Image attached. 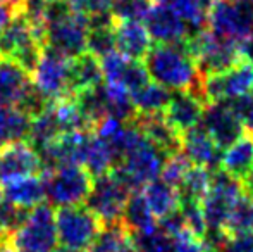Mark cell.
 Instances as JSON below:
<instances>
[{
  "instance_id": "3",
  "label": "cell",
  "mask_w": 253,
  "mask_h": 252,
  "mask_svg": "<svg viewBox=\"0 0 253 252\" xmlns=\"http://www.w3.org/2000/svg\"><path fill=\"white\" fill-rule=\"evenodd\" d=\"M243 195L245 189L241 180L234 178L220 168L212 173L210 189L200 202L207 230H209L207 233L224 232V226H226L234 204Z\"/></svg>"
},
{
  "instance_id": "7",
  "label": "cell",
  "mask_w": 253,
  "mask_h": 252,
  "mask_svg": "<svg viewBox=\"0 0 253 252\" xmlns=\"http://www.w3.org/2000/svg\"><path fill=\"white\" fill-rule=\"evenodd\" d=\"M57 242L55 212L48 202L31 209L24 225L10 239L14 252H55Z\"/></svg>"
},
{
  "instance_id": "8",
  "label": "cell",
  "mask_w": 253,
  "mask_h": 252,
  "mask_svg": "<svg viewBox=\"0 0 253 252\" xmlns=\"http://www.w3.org/2000/svg\"><path fill=\"white\" fill-rule=\"evenodd\" d=\"M88 30V17L69 10L45 24V47L74 59L86 52Z\"/></svg>"
},
{
  "instance_id": "48",
  "label": "cell",
  "mask_w": 253,
  "mask_h": 252,
  "mask_svg": "<svg viewBox=\"0 0 253 252\" xmlns=\"http://www.w3.org/2000/svg\"><path fill=\"white\" fill-rule=\"evenodd\" d=\"M3 201V192H2V189H0V202Z\"/></svg>"
},
{
  "instance_id": "39",
  "label": "cell",
  "mask_w": 253,
  "mask_h": 252,
  "mask_svg": "<svg viewBox=\"0 0 253 252\" xmlns=\"http://www.w3.org/2000/svg\"><path fill=\"white\" fill-rule=\"evenodd\" d=\"M174 252H210L203 237L195 235L190 230H183L177 235L172 237Z\"/></svg>"
},
{
  "instance_id": "25",
  "label": "cell",
  "mask_w": 253,
  "mask_h": 252,
  "mask_svg": "<svg viewBox=\"0 0 253 252\" xmlns=\"http://www.w3.org/2000/svg\"><path fill=\"white\" fill-rule=\"evenodd\" d=\"M143 197L147 204L150 205L153 216L159 219L167 218L172 212H177L181 209V194L176 187L169 185L162 178L148 183L143 189Z\"/></svg>"
},
{
  "instance_id": "17",
  "label": "cell",
  "mask_w": 253,
  "mask_h": 252,
  "mask_svg": "<svg viewBox=\"0 0 253 252\" xmlns=\"http://www.w3.org/2000/svg\"><path fill=\"white\" fill-rule=\"evenodd\" d=\"M209 102L198 92H174L164 111V118L179 135L202 125Z\"/></svg>"
},
{
  "instance_id": "45",
  "label": "cell",
  "mask_w": 253,
  "mask_h": 252,
  "mask_svg": "<svg viewBox=\"0 0 253 252\" xmlns=\"http://www.w3.org/2000/svg\"><path fill=\"white\" fill-rule=\"evenodd\" d=\"M0 252H14L10 239H0Z\"/></svg>"
},
{
  "instance_id": "37",
  "label": "cell",
  "mask_w": 253,
  "mask_h": 252,
  "mask_svg": "<svg viewBox=\"0 0 253 252\" xmlns=\"http://www.w3.org/2000/svg\"><path fill=\"white\" fill-rule=\"evenodd\" d=\"M191 168V164L188 162V159L184 157L183 154H174V155H169L166 161V164H164V169H162V175H160V178L164 180V182H167L169 185L176 187V189H179L181 182L184 180V176H186L188 169Z\"/></svg>"
},
{
  "instance_id": "19",
  "label": "cell",
  "mask_w": 253,
  "mask_h": 252,
  "mask_svg": "<svg viewBox=\"0 0 253 252\" xmlns=\"http://www.w3.org/2000/svg\"><path fill=\"white\" fill-rule=\"evenodd\" d=\"M116 50L133 61H143L152 50V37L145 23L116 21Z\"/></svg>"
},
{
  "instance_id": "21",
  "label": "cell",
  "mask_w": 253,
  "mask_h": 252,
  "mask_svg": "<svg viewBox=\"0 0 253 252\" xmlns=\"http://www.w3.org/2000/svg\"><path fill=\"white\" fill-rule=\"evenodd\" d=\"M103 81V71L102 62L98 57H95L90 52L78 55L71 59L69 62V83H71V94L73 97L84 92L95 90L102 85Z\"/></svg>"
},
{
  "instance_id": "22",
  "label": "cell",
  "mask_w": 253,
  "mask_h": 252,
  "mask_svg": "<svg viewBox=\"0 0 253 252\" xmlns=\"http://www.w3.org/2000/svg\"><path fill=\"white\" fill-rule=\"evenodd\" d=\"M134 123L138 125L143 135L152 142L155 147H159L164 154L174 155L181 152V137L169 123L166 121L164 114L153 116H136Z\"/></svg>"
},
{
  "instance_id": "47",
  "label": "cell",
  "mask_w": 253,
  "mask_h": 252,
  "mask_svg": "<svg viewBox=\"0 0 253 252\" xmlns=\"http://www.w3.org/2000/svg\"><path fill=\"white\" fill-rule=\"evenodd\" d=\"M55 252H74V251H69V249H64V247H62V249H57Z\"/></svg>"
},
{
  "instance_id": "18",
  "label": "cell",
  "mask_w": 253,
  "mask_h": 252,
  "mask_svg": "<svg viewBox=\"0 0 253 252\" xmlns=\"http://www.w3.org/2000/svg\"><path fill=\"white\" fill-rule=\"evenodd\" d=\"M222 149L213 142V138L203 130V126H197L186 131L181 137V154L188 159L191 166L215 171L220 168Z\"/></svg>"
},
{
  "instance_id": "46",
  "label": "cell",
  "mask_w": 253,
  "mask_h": 252,
  "mask_svg": "<svg viewBox=\"0 0 253 252\" xmlns=\"http://www.w3.org/2000/svg\"><path fill=\"white\" fill-rule=\"evenodd\" d=\"M119 252H138V249L134 247V244H133V240H131V237L126 240V242H124V246L121 247Z\"/></svg>"
},
{
  "instance_id": "36",
  "label": "cell",
  "mask_w": 253,
  "mask_h": 252,
  "mask_svg": "<svg viewBox=\"0 0 253 252\" xmlns=\"http://www.w3.org/2000/svg\"><path fill=\"white\" fill-rule=\"evenodd\" d=\"M150 9V0H116V3L112 7V16L116 21L145 23Z\"/></svg>"
},
{
  "instance_id": "35",
  "label": "cell",
  "mask_w": 253,
  "mask_h": 252,
  "mask_svg": "<svg viewBox=\"0 0 253 252\" xmlns=\"http://www.w3.org/2000/svg\"><path fill=\"white\" fill-rule=\"evenodd\" d=\"M30 211L7 201L0 202V239H12V235L24 225Z\"/></svg>"
},
{
  "instance_id": "24",
  "label": "cell",
  "mask_w": 253,
  "mask_h": 252,
  "mask_svg": "<svg viewBox=\"0 0 253 252\" xmlns=\"http://www.w3.org/2000/svg\"><path fill=\"white\" fill-rule=\"evenodd\" d=\"M253 166V135L245 133L234 144L224 149L220 157V169L238 180H243Z\"/></svg>"
},
{
  "instance_id": "40",
  "label": "cell",
  "mask_w": 253,
  "mask_h": 252,
  "mask_svg": "<svg viewBox=\"0 0 253 252\" xmlns=\"http://www.w3.org/2000/svg\"><path fill=\"white\" fill-rule=\"evenodd\" d=\"M219 252H253V235L227 237Z\"/></svg>"
},
{
  "instance_id": "10",
  "label": "cell",
  "mask_w": 253,
  "mask_h": 252,
  "mask_svg": "<svg viewBox=\"0 0 253 252\" xmlns=\"http://www.w3.org/2000/svg\"><path fill=\"white\" fill-rule=\"evenodd\" d=\"M188 45H190L191 54L198 64L202 78L222 73V71L233 67L234 64L243 61L240 45L217 38L207 28L197 37L191 38Z\"/></svg>"
},
{
  "instance_id": "5",
  "label": "cell",
  "mask_w": 253,
  "mask_h": 252,
  "mask_svg": "<svg viewBox=\"0 0 253 252\" xmlns=\"http://www.w3.org/2000/svg\"><path fill=\"white\" fill-rule=\"evenodd\" d=\"M55 226L60 246L74 252H86L103 230L102 219L86 205L59 207Z\"/></svg>"
},
{
  "instance_id": "4",
  "label": "cell",
  "mask_w": 253,
  "mask_h": 252,
  "mask_svg": "<svg viewBox=\"0 0 253 252\" xmlns=\"http://www.w3.org/2000/svg\"><path fill=\"white\" fill-rule=\"evenodd\" d=\"M207 30L241 47L253 35V0H219L209 12Z\"/></svg>"
},
{
  "instance_id": "34",
  "label": "cell",
  "mask_w": 253,
  "mask_h": 252,
  "mask_svg": "<svg viewBox=\"0 0 253 252\" xmlns=\"http://www.w3.org/2000/svg\"><path fill=\"white\" fill-rule=\"evenodd\" d=\"M138 252H174V240L159 225L145 233L129 235Z\"/></svg>"
},
{
  "instance_id": "2",
  "label": "cell",
  "mask_w": 253,
  "mask_h": 252,
  "mask_svg": "<svg viewBox=\"0 0 253 252\" xmlns=\"http://www.w3.org/2000/svg\"><path fill=\"white\" fill-rule=\"evenodd\" d=\"M167 157L169 155L155 147L147 137H143V140L138 142L114 166L112 171L129 187L131 192H140V189H145L148 183L160 178Z\"/></svg>"
},
{
  "instance_id": "27",
  "label": "cell",
  "mask_w": 253,
  "mask_h": 252,
  "mask_svg": "<svg viewBox=\"0 0 253 252\" xmlns=\"http://www.w3.org/2000/svg\"><path fill=\"white\" fill-rule=\"evenodd\" d=\"M31 118L17 107L0 105V147L12 142L28 140Z\"/></svg>"
},
{
  "instance_id": "32",
  "label": "cell",
  "mask_w": 253,
  "mask_h": 252,
  "mask_svg": "<svg viewBox=\"0 0 253 252\" xmlns=\"http://www.w3.org/2000/svg\"><path fill=\"white\" fill-rule=\"evenodd\" d=\"M224 233L227 237L253 235V197L245 194L234 204L224 226Z\"/></svg>"
},
{
  "instance_id": "23",
  "label": "cell",
  "mask_w": 253,
  "mask_h": 252,
  "mask_svg": "<svg viewBox=\"0 0 253 252\" xmlns=\"http://www.w3.org/2000/svg\"><path fill=\"white\" fill-rule=\"evenodd\" d=\"M31 85V76L12 61H0V105L16 107Z\"/></svg>"
},
{
  "instance_id": "15",
  "label": "cell",
  "mask_w": 253,
  "mask_h": 252,
  "mask_svg": "<svg viewBox=\"0 0 253 252\" xmlns=\"http://www.w3.org/2000/svg\"><path fill=\"white\" fill-rule=\"evenodd\" d=\"M145 26H147L152 40H155L157 44L172 45L191 40L190 28L181 19L179 14L159 0L152 3L150 12L145 19Z\"/></svg>"
},
{
  "instance_id": "38",
  "label": "cell",
  "mask_w": 253,
  "mask_h": 252,
  "mask_svg": "<svg viewBox=\"0 0 253 252\" xmlns=\"http://www.w3.org/2000/svg\"><path fill=\"white\" fill-rule=\"evenodd\" d=\"M74 12L83 14L86 17L112 14V7L116 0H69Z\"/></svg>"
},
{
  "instance_id": "44",
  "label": "cell",
  "mask_w": 253,
  "mask_h": 252,
  "mask_svg": "<svg viewBox=\"0 0 253 252\" xmlns=\"http://www.w3.org/2000/svg\"><path fill=\"white\" fill-rule=\"evenodd\" d=\"M24 2H26V0H0V3H5V5H9L10 9H14L16 12H21V10H23Z\"/></svg>"
},
{
  "instance_id": "11",
  "label": "cell",
  "mask_w": 253,
  "mask_h": 252,
  "mask_svg": "<svg viewBox=\"0 0 253 252\" xmlns=\"http://www.w3.org/2000/svg\"><path fill=\"white\" fill-rule=\"evenodd\" d=\"M131 194L133 192L129 187L110 169L109 173L95 178L86 207L102 219L103 225L123 221L124 207Z\"/></svg>"
},
{
  "instance_id": "26",
  "label": "cell",
  "mask_w": 253,
  "mask_h": 252,
  "mask_svg": "<svg viewBox=\"0 0 253 252\" xmlns=\"http://www.w3.org/2000/svg\"><path fill=\"white\" fill-rule=\"evenodd\" d=\"M123 225L129 235L145 233L157 226V218L145 201L143 192H133L129 195L123 212Z\"/></svg>"
},
{
  "instance_id": "16",
  "label": "cell",
  "mask_w": 253,
  "mask_h": 252,
  "mask_svg": "<svg viewBox=\"0 0 253 252\" xmlns=\"http://www.w3.org/2000/svg\"><path fill=\"white\" fill-rule=\"evenodd\" d=\"M103 81L109 85H117L129 92L131 95L134 92L141 90L150 83V74L141 61H133V59L124 57L119 52H112L107 57L100 59Z\"/></svg>"
},
{
  "instance_id": "20",
  "label": "cell",
  "mask_w": 253,
  "mask_h": 252,
  "mask_svg": "<svg viewBox=\"0 0 253 252\" xmlns=\"http://www.w3.org/2000/svg\"><path fill=\"white\" fill-rule=\"evenodd\" d=\"M3 199L10 204L17 205L23 209L38 207L45 202L47 199V185H45V176L43 175H33V176H24V178L14 180L3 185Z\"/></svg>"
},
{
  "instance_id": "28",
  "label": "cell",
  "mask_w": 253,
  "mask_h": 252,
  "mask_svg": "<svg viewBox=\"0 0 253 252\" xmlns=\"http://www.w3.org/2000/svg\"><path fill=\"white\" fill-rule=\"evenodd\" d=\"M169 5L181 16V19L188 24L191 31V38L197 37L207 28V17L212 9L209 0H159Z\"/></svg>"
},
{
  "instance_id": "14",
  "label": "cell",
  "mask_w": 253,
  "mask_h": 252,
  "mask_svg": "<svg viewBox=\"0 0 253 252\" xmlns=\"http://www.w3.org/2000/svg\"><path fill=\"white\" fill-rule=\"evenodd\" d=\"M202 126L220 149H227L247 133L233 104L227 102H209L203 112Z\"/></svg>"
},
{
  "instance_id": "29",
  "label": "cell",
  "mask_w": 253,
  "mask_h": 252,
  "mask_svg": "<svg viewBox=\"0 0 253 252\" xmlns=\"http://www.w3.org/2000/svg\"><path fill=\"white\" fill-rule=\"evenodd\" d=\"M116 166V155H114L112 149L107 142L98 138L97 135L91 131L90 142L86 145V152H84L83 159V168L90 173L93 178L109 173L110 169Z\"/></svg>"
},
{
  "instance_id": "42",
  "label": "cell",
  "mask_w": 253,
  "mask_h": 252,
  "mask_svg": "<svg viewBox=\"0 0 253 252\" xmlns=\"http://www.w3.org/2000/svg\"><path fill=\"white\" fill-rule=\"evenodd\" d=\"M241 57L253 66V35L241 45Z\"/></svg>"
},
{
  "instance_id": "9",
  "label": "cell",
  "mask_w": 253,
  "mask_h": 252,
  "mask_svg": "<svg viewBox=\"0 0 253 252\" xmlns=\"http://www.w3.org/2000/svg\"><path fill=\"white\" fill-rule=\"evenodd\" d=\"M200 94L207 102H233L253 94V66L240 61L222 73L202 78Z\"/></svg>"
},
{
  "instance_id": "12",
  "label": "cell",
  "mask_w": 253,
  "mask_h": 252,
  "mask_svg": "<svg viewBox=\"0 0 253 252\" xmlns=\"http://www.w3.org/2000/svg\"><path fill=\"white\" fill-rule=\"evenodd\" d=\"M69 62L71 59L45 47L37 69L31 74L33 85L50 102L73 97L69 83Z\"/></svg>"
},
{
  "instance_id": "6",
  "label": "cell",
  "mask_w": 253,
  "mask_h": 252,
  "mask_svg": "<svg viewBox=\"0 0 253 252\" xmlns=\"http://www.w3.org/2000/svg\"><path fill=\"white\" fill-rule=\"evenodd\" d=\"M47 185V199L50 205L73 207L88 201L95 178L83 166H66L43 173Z\"/></svg>"
},
{
  "instance_id": "31",
  "label": "cell",
  "mask_w": 253,
  "mask_h": 252,
  "mask_svg": "<svg viewBox=\"0 0 253 252\" xmlns=\"http://www.w3.org/2000/svg\"><path fill=\"white\" fill-rule=\"evenodd\" d=\"M212 173L200 166H191L177 189L181 194V202H202L212 183Z\"/></svg>"
},
{
  "instance_id": "13",
  "label": "cell",
  "mask_w": 253,
  "mask_h": 252,
  "mask_svg": "<svg viewBox=\"0 0 253 252\" xmlns=\"http://www.w3.org/2000/svg\"><path fill=\"white\" fill-rule=\"evenodd\" d=\"M43 175V162L37 149L28 140L12 142L0 147V183L5 185L24 176Z\"/></svg>"
},
{
  "instance_id": "33",
  "label": "cell",
  "mask_w": 253,
  "mask_h": 252,
  "mask_svg": "<svg viewBox=\"0 0 253 252\" xmlns=\"http://www.w3.org/2000/svg\"><path fill=\"white\" fill-rule=\"evenodd\" d=\"M127 239H129V233L123 225V221L103 225L102 233L86 252H119Z\"/></svg>"
},
{
  "instance_id": "41",
  "label": "cell",
  "mask_w": 253,
  "mask_h": 252,
  "mask_svg": "<svg viewBox=\"0 0 253 252\" xmlns=\"http://www.w3.org/2000/svg\"><path fill=\"white\" fill-rule=\"evenodd\" d=\"M14 16H16V10L10 9L5 3H0V35H2V31L7 28V24L12 21Z\"/></svg>"
},
{
  "instance_id": "30",
  "label": "cell",
  "mask_w": 253,
  "mask_h": 252,
  "mask_svg": "<svg viewBox=\"0 0 253 252\" xmlns=\"http://www.w3.org/2000/svg\"><path fill=\"white\" fill-rule=\"evenodd\" d=\"M170 95H172V92L157 85L155 81H150L147 87L134 92L131 97H133V104L138 114L153 116V114H164V111H166L167 104L170 101Z\"/></svg>"
},
{
  "instance_id": "1",
  "label": "cell",
  "mask_w": 253,
  "mask_h": 252,
  "mask_svg": "<svg viewBox=\"0 0 253 252\" xmlns=\"http://www.w3.org/2000/svg\"><path fill=\"white\" fill-rule=\"evenodd\" d=\"M150 80L167 88L169 92H198L202 87V73L190 50L184 44H155L145 57Z\"/></svg>"
},
{
  "instance_id": "43",
  "label": "cell",
  "mask_w": 253,
  "mask_h": 252,
  "mask_svg": "<svg viewBox=\"0 0 253 252\" xmlns=\"http://www.w3.org/2000/svg\"><path fill=\"white\" fill-rule=\"evenodd\" d=\"M241 182H243V189H245V192H247V195L253 197V166H252L250 171H248V175L245 176Z\"/></svg>"
}]
</instances>
